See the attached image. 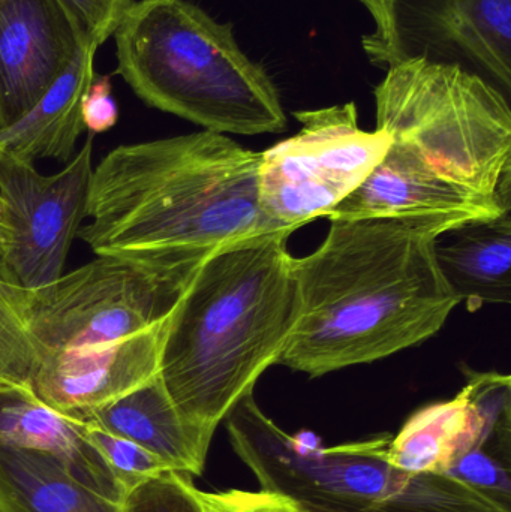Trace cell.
<instances>
[{
	"label": "cell",
	"instance_id": "d4e9b609",
	"mask_svg": "<svg viewBox=\"0 0 511 512\" xmlns=\"http://www.w3.org/2000/svg\"><path fill=\"white\" fill-rule=\"evenodd\" d=\"M81 114L89 134H102L114 128L119 120V108L113 98L110 75H93L84 93Z\"/></svg>",
	"mask_w": 511,
	"mask_h": 512
},
{
	"label": "cell",
	"instance_id": "ffe728a7",
	"mask_svg": "<svg viewBox=\"0 0 511 512\" xmlns=\"http://www.w3.org/2000/svg\"><path fill=\"white\" fill-rule=\"evenodd\" d=\"M86 436L126 495L164 472L167 465L140 445L86 423Z\"/></svg>",
	"mask_w": 511,
	"mask_h": 512
},
{
	"label": "cell",
	"instance_id": "6da1fadb",
	"mask_svg": "<svg viewBox=\"0 0 511 512\" xmlns=\"http://www.w3.org/2000/svg\"><path fill=\"white\" fill-rule=\"evenodd\" d=\"M450 216L330 219L324 242L294 258L299 318L278 364L321 378L431 339L461 304L434 255Z\"/></svg>",
	"mask_w": 511,
	"mask_h": 512
},
{
	"label": "cell",
	"instance_id": "7402d4cb",
	"mask_svg": "<svg viewBox=\"0 0 511 512\" xmlns=\"http://www.w3.org/2000/svg\"><path fill=\"white\" fill-rule=\"evenodd\" d=\"M511 459L492 453L486 448L474 447L465 453L447 477L459 481L485 496L503 510L511 512Z\"/></svg>",
	"mask_w": 511,
	"mask_h": 512
},
{
	"label": "cell",
	"instance_id": "277c9868",
	"mask_svg": "<svg viewBox=\"0 0 511 512\" xmlns=\"http://www.w3.org/2000/svg\"><path fill=\"white\" fill-rule=\"evenodd\" d=\"M290 236L264 234L216 252L174 309L159 376L183 418L210 438L278 364L299 318Z\"/></svg>",
	"mask_w": 511,
	"mask_h": 512
},
{
	"label": "cell",
	"instance_id": "484cf974",
	"mask_svg": "<svg viewBox=\"0 0 511 512\" xmlns=\"http://www.w3.org/2000/svg\"><path fill=\"white\" fill-rule=\"evenodd\" d=\"M303 507V505H302ZM306 512H339V511H329V510H321V508H311V507H303Z\"/></svg>",
	"mask_w": 511,
	"mask_h": 512
},
{
	"label": "cell",
	"instance_id": "52a82bcc",
	"mask_svg": "<svg viewBox=\"0 0 511 512\" xmlns=\"http://www.w3.org/2000/svg\"><path fill=\"white\" fill-rule=\"evenodd\" d=\"M191 280L107 256L41 288L0 279V381L21 385L47 355L153 327L173 312Z\"/></svg>",
	"mask_w": 511,
	"mask_h": 512
},
{
	"label": "cell",
	"instance_id": "4fadbf2b",
	"mask_svg": "<svg viewBox=\"0 0 511 512\" xmlns=\"http://www.w3.org/2000/svg\"><path fill=\"white\" fill-rule=\"evenodd\" d=\"M0 447L48 457L75 483L123 504L125 490L87 439L86 423L45 405L29 387L0 381Z\"/></svg>",
	"mask_w": 511,
	"mask_h": 512
},
{
	"label": "cell",
	"instance_id": "3957f363",
	"mask_svg": "<svg viewBox=\"0 0 511 512\" xmlns=\"http://www.w3.org/2000/svg\"><path fill=\"white\" fill-rule=\"evenodd\" d=\"M389 147L327 219L492 218L511 209L510 99L459 66L408 62L375 89Z\"/></svg>",
	"mask_w": 511,
	"mask_h": 512
},
{
	"label": "cell",
	"instance_id": "4316f807",
	"mask_svg": "<svg viewBox=\"0 0 511 512\" xmlns=\"http://www.w3.org/2000/svg\"><path fill=\"white\" fill-rule=\"evenodd\" d=\"M2 216H3V206H2V201H0V234H2V231H3Z\"/></svg>",
	"mask_w": 511,
	"mask_h": 512
},
{
	"label": "cell",
	"instance_id": "ba28073f",
	"mask_svg": "<svg viewBox=\"0 0 511 512\" xmlns=\"http://www.w3.org/2000/svg\"><path fill=\"white\" fill-rule=\"evenodd\" d=\"M302 129L261 152L258 203L279 230L327 218L386 155L383 131H363L354 102L296 111Z\"/></svg>",
	"mask_w": 511,
	"mask_h": 512
},
{
	"label": "cell",
	"instance_id": "5bb4252c",
	"mask_svg": "<svg viewBox=\"0 0 511 512\" xmlns=\"http://www.w3.org/2000/svg\"><path fill=\"white\" fill-rule=\"evenodd\" d=\"M87 424L122 436L158 457L171 471L203 474L212 439L188 423L171 400L161 376L96 409Z\"/></svg>",
	"mask_w": 511,
	"mask_h": 512
},
{
	"label": "cell",
	"instance_id": "83f0119b",
	"mask_svg": "<svg viewBox=\"0 0 511 512\" xmlns=\"http://www.w3.org/2000/svg\"><path fill=\"white\" fill-rule=\"evenodd\" d=\"M0 279H2V254H0Z\"/></svg>",
	"mask_w": 511,
	"mask_h": 512
},
{
	"label": "cell",
	"instance_id": "d6986e66",
	"mask_svg": "<svg viewBox=\"0 0 511 512\" xmlns=\"http://www.w3.org/2000/svg\"><path fill=\"white\" fill-rule=\"evenodd\" d=\"M464 390L473 402L480 420L482 436L477 447L510 459L511 454V379L498 372L467 369Z\"/></svg>",
	"mask_w": 511,
	"mask_h": 512
},
{
	"label": "cell",
	"instance_id": "2e32d148",
	"mask_svg": "<svg viewBox=\"0 0 511 512\" xmlns=\"http://www.w3.org/2000/svg\"><path fill=\"white\" fill-rule=\"evenodd\" d=\"M98 48L87 42L41 101L14 125L0 131V152L29 162L71 161L78 138L86 131L81 105L95 75L93 62Z\"/></svg>",
	"mask_w": 511,
	"mask_h": 512
},
{
	"label": "cell",
	"instance_id": "9a60e30c",
	"mask_svg": "<svg viewBox=\"0 0 511 512\" xmlns=\"http://www.w3.org/2000/svg\"><path fill=\"white\" fill-rule=\"evenodd\" d=\"M434 255L447 285L470 312L510 303L511 209L446 228L435 237Z\"/></svg>",
	"mask_w": 511,
	"mask_h": 512
},
{
	"label": "cell",
	"instance_id": "30bf717a",
	"mask_svg": "<svg viewBox=\"0 0 511 512\" xmlns=\"http://www.w3.org/2000/svg\"><path fill=\"white\" fill-rule=\"evenodd\" d=\"M93 137L59 173L44 176L33 162L0 152L2 280L41 288L63 274L72 240L86 218L92 185Z\"/></svg>",
	"mask_w": 511,
	"mask_h": 512
},
{
	"label": "cell",
	"instance_id": "8fae6325",
	"mask_svg": "<svg viewBox=\"0 0 511 512\" xmlns=\"http://www.w3.org/2000/svg\"><path fill=\"white\" fill-rule=\"evenodd\" d=\"M173 313L132 336L47 355L21 385L60 414L86 423L96 409L158 375Z\"/></svg>",
	"mask_w": 511,
	"mask_h": 512
},
{
	"label": "cell",
	"instance_id": "7a4b0ae2",
	"mask_svg": "<svg viewBox=\"0 0 511 512\" xmlns=\"http://www.w3.org/2000/svg\"><path fill=\"white\" fill-rule=\"evenodd\" d=\"M260 162L212 131L123 144L93 170L77 236L98 256L191 280L221 249L288 233L261 212Z\"/></svg>",
	"mask_w": 511,
	"mask_h": 512
},
{
	"label": "cell",
	"instance_id": "8992f818",
	"mask_svg": "<svg viewBox=\"0 0 511 512\" xmlns=\"http://www.w3.org/2000/svg\"><path fill=\"white\" fill-rule=\"evenodd\" d=\"M231 447L261 489L339 512H509L447 475H414L386 459L392 435L333 448L288 435L245 394L224 420Z\"/></svg>",
	"mask_w": 511,
	"mask_h": 512
},
{
	"label": "cell",
	"instance_id": "7c38bea8",
	"mask_svg": "<svg viewBox=\"0 0 511 512\" xmlns=\"http://www.w3.org/2000/svg\"><path fill=\"white\" fill-rule=\"evenodd\" d=\"M87 42L59 0H0V131L41 101Z\"/></svg>",
	"mask_w": 511,
	"mask_h": 512
},
{
	"label": "cell",
	"instance_id": "9c48e42d",
	"mask_svg": "<svg viewBox=\"0 0 511 512\" xmlns=\"http://www.w3.org/2000/svg\"><path fill=\"white\" fill-rule=\"evenodd\" d=\"M375 30L362 38L372 65L459 66L510 99L511 0H360Z\"/></svg>",
	"mask_w": 511,
	"mask_h": 512
},
{
	"label": "cell",
	"instance_id": "44dd1931",
	"mask_svg": "<svg viewBox=\"0 0 511 512\" xmlns=\"http://www.w3.org/2000/svg\"><path fill=\"white\" fill-rule=\"evenodd\" d=\"M122 508L123 512H206L191 475L177 471L164 472L132 489Z\"/></svg>",
	"mask_w": 511,
	"mask_h": 512
},
{
	"label": "cell",
	"instance_id": "ac0fdd59",
	"mask_svg": "<svg viewBox=\"0 0 511 512\" xmlns=\"http://www.w3.org/2000/svg\"><path fill=\"white\" fill-rule=\"evenodd\" d=\"M0 512H123L48 457L0 447Z\"/></svg>",
	"mask_w": 511,
	"mask_h": 512
},
{
	"label": "cell",
	"instance_id": "cb8c5ba5",
	"mask_svg": "<svg viewBox=\"0 0 511 512\" xmlns=\"http://www.w3.org/2000/svg\"><path fill=\"white\" fill-rule=\"evenodd\" d=\"M201 502L206 512H306L305 508L281 493L269 490L230 489L224 492H203Z\"/></svg>",
	"mask_w": 511,
	"mask_h": 512
},
{
	"label": "cell",
	"instance_id": "e0dca14e",
	"mask_svg": "<svg viewBox=\"0 0 511 512\" xmlns=\"http://www.w3.org/2000/svg\"><path fill=\"white\" fill-rule=\"evenodd\" d=\"M482 420L462 388L452 400L414 412L390 438L386 459L393 468L414 475H447L482 436Z\"/></svg>",
	"mask_w": 511,
	"mask_h": 512
},
{
	"label": "cell",
	"instance_id": "5b68a950",
	"mask_svg": "<svg viewBox=\"0 0 511 512\" xmlns=\"http://www.w3.org/2000/svg\"><path fill=\"white\" fill-rule=\"evenodd\" d=\"M117 74L156 110L216 134H279L275 81L240 48L233 24L189 0H138L113 33Z\"/></svg>",
	"mask_w": 511,
	"mask_h": 512
},
{
	"label": "cell",
	"instance_id": "603a6c76",
	"mask_svg": "<svg viewBox=\"0 0 511 512\" xmlns=\"http://www.w3.org/2000/svg\"><path fill=\"white\" fill-rule=\"evenodd\" d=\"M87 41L101 47L122 21L134 0H59Z\"/></svg>",
	"mask_w": 511,
	"mask_h": 512
}]
</instances>
